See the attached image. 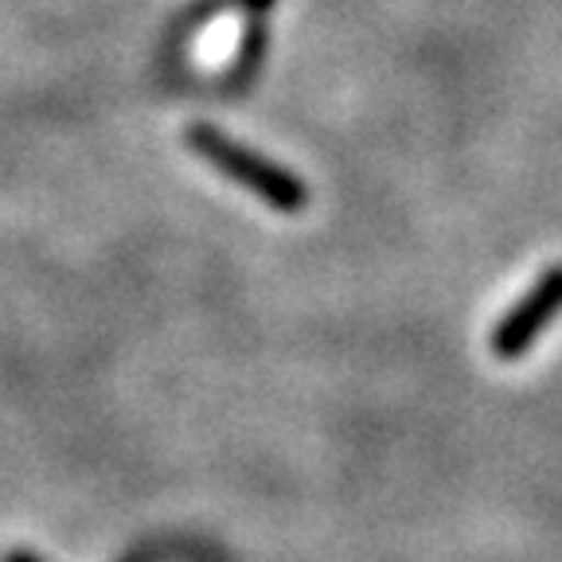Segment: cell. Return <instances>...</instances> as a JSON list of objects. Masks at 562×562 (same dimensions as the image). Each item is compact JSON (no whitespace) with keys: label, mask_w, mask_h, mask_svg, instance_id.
<instances>
[{"label":"cell","mask_w":562,"mask_h":562,"mask_svg":"<svg viewBox=\"0 0 562 562\" xmlns=\"http://www.w3.org/2000/svg\"><path fill=\"white\" fill-rule=\"evenodd\" d=\"M562 313V266H551L543 278L508 308L501 325L492 328V356L496 360H519L531 344L543 336V328Z\"/></svg>","instance_id":"2"},{"label":"cell","mask_w":562,"mask_h":562,"mask_svg":"<svg viewBox=\"0 0 562 562\" xmlns=\"http://www.w3.org/2000/svg\"><path fill=\"white\" fill-rule=\"evenodd\" d=\"M192 149L200 153L207 165H215L223 176H231L235 184H243L246 192H255L262 203L278 211H301L308 203V192L297 176H290L285 168H273L266 160H258L255 153L238 149L235 140H227L215 130H192Z\"/></svg>","instance_id":"1"},{"label":"cell","mask_w":562,"mask_h":562,"mask_svg":"<svg viewBox=\"0 0 562 562\" xmlns=\"http://www.w3.org/2000/svg\"><path fill=\"white\" fill-rule=\"evenodd\" d=\"M4 562H40V559H35V554H24V551H16V554H9V559H4Z\"/></svg>","instance_id":"3"}]
</instances>
